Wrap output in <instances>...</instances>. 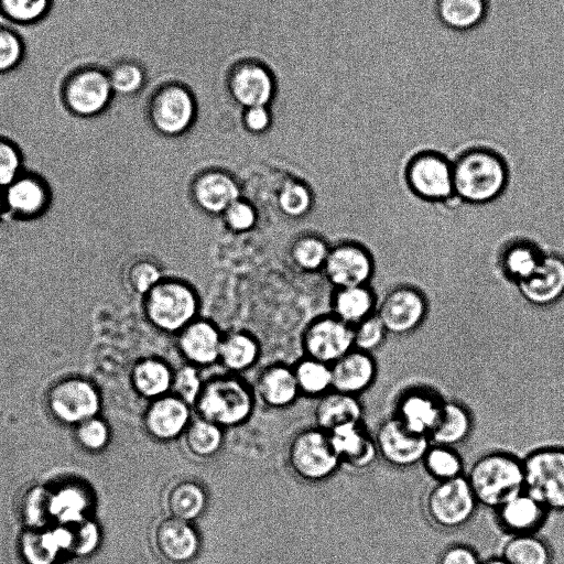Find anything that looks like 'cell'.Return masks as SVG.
<instances>
[{
	"label": "cell",
	"instance_id": "1",
	"mask_svg": "<svg viewBox=\"0 0 564 564\" xmlns=\"http://www.w3.org/2000/svg\"><path fill=\"white\" fill-rule=\"evenodd\" d=\"M453 163L455 198L470 205H486L498 199L509 183V167L503 156L487 147L460 152Z\"/></svg>",
	"mask_w": 564,
	"mask_h": 564
},
{
	"label": "cell",
	"instance_id": "2",
	"mask_svg": "<svg viewBox=\"0 0 564 564\" xmlns=\"http://www.w3.org/2000/svg\"><path fill=\"white\" fill-rule=\"evenodd\" d=\"M466 478L478 505L494 510L524 490L522 459L507 452L495 451L479 456Z\"/></svg>",
	"mask_w": 564,
	"mask_h": 564
},
{
	"label": "cell",
	"instance_id": "3",
	"mask_svg": "<svg viewBox=\"0 0 564 564\" xmlns=\"http://www.w3.org/2000/svg\"><path fill=\"white\" fill-rule=\"evenodd\" d=\"M200 300L186 281L163 278L142 296V312L156 330L176 335L198 317Z\"/></svg>",
	"mask_w": 564,
	"mask_h": 564
},
{
	"label": "cell",
	"instance_id": "4",
	"mask_svg": "<svg viewBox=\"0 0 564 564\" xmlns=\"http://www.w3.org/2000/svg\"><path fill=\"white\" fill-rule=\"evenodd\" d=\"M253 406L254 395L246 381L236 375H223L204 381L193 409L198 417L229 429L248 421Z\"/></svg>",
	"mask_w": 564,
	"mask_h": 564
},
{
	"label": "cell",
	"instance_id": "5",
	"mask_svg": "<svg viewBox=\"0 0 564 564\" xmlns=\"http://www.w3.org/2000/svg\"><path fill=\"white\" fill-rule=\"evenodd\" d=\"M197 109L196 97L186 84L166 80L151 93L147 104V117L155 132L176 138L193 127Z\"/></svg>",
	"mask_w": 564,
	"mask_h": 564
},
{
	"label": "cell",
	"instance_id": "6",
	"mask_svg": "<svg viewBox=\"0 0 564 564\" xmlns=\"http://www.w3.org/2000/svg\"><path fill=\"white\" fill-rule=\"evenodd\" d=\"M59 93L65 109L79 118L100 116L116 96L107 68L91 64L70 70L64 77Z\"/></svg>",
	"mask_w": 564,
	"mask_h": 564
},
{
	"label": "cell",
	"instance_id": "7",
	"mask_svg": "<svg viewBox=\"0 0 564 564\" xmlns=\"http://www.w3.org/2000/svg\"><path fill=\"white\" fill-rule=\"evenodd\" d=\"M524 490L550 512H564V446H544L524 458Z\"/></svg>",
	"mask_w": 564,
	"mask_h": 564
},
{
	"label": "cell",
	"instance_id": "8",
	"mask_svg": "<svg viewBox=\"0 0 564 564\" xmlns=\"http://www.w3.org/2000/svg\"><path fill=\"white\" fill-rule=\"evenodd\" d=\"M404 181L411 193L427 203H445L455 198L453 163L444 154L425 150L410 158Z\"/></svg>",
	"mask_w": 564,
	"mask_h": 564
},
{
	"label": "cell",
	"instance_id": "9",
	"mask_svg": "<svg viewBox=\"0 0 564 564\" xmlns=\"http://www.w3.org/2000/svg\"><path fill=\"white\" fill-rule=\"evenodd\" d=\"M478 506L465 475L435 482L424 501L429 520L444 530H454L467 524Z\"/></svg>",
	"mask_w": 564,
	"mask_h": 564
},
{
	"label": "cell",
	"instance_id": "10",
	"mask_svg": "<svg viewBox=\"0 0 564 564\" xmlns=\"http://www.w3.org/2000/svg\"><path fill=\"white\" fill-rule=\"evenodd\" d=\"M288 459L291 469L306 481L325 480L341 465L328 434L316 426L295 434L289 445Z\"/></svg>",
	"mask_w": 564,
	"mask_h": 564
},
{
	"label": "cell",
	"instance_id": "11",
	"mask_svg": "<svg viewBox=\"0 0 564 564\" xmlns=\"http://www.w3.org/2000/svg\"><path fill=\"white\" fill-rule=\"evenodd\" d=\"M227 93L241 109L271 106L276 94V78L267 63L256 57H242L228 68L225 78Z\"/></svg>",
	"mask_w": 564,
	"mask_h": 564
},
{
	"label": "cell",
	"instance_id": "12",
	"mask_svg": "<svg viewBox=\"0 0 564 564\" xmlns=\"http://www.w3.org/2000/svg\"><path fill=\"white\" fill-rule=\"evenodd\" d=\"M429 302L425 294L411 284L391 288L378 303L377 315L388 334L405 336L415 332L425 321Z\"/></svg>",
	"mask_w": 564,
	"mask_h": 564
},
{
	"label": "cell",
	"instance_id": "13",
	"mask_svg": "<svg viewBox=\"0 0 564 564\" xmlns=\"http://www.w3.org/2000/svg\"><path fill=\"white\" fill-rule=\"evenodd\" d=\"M304 356L332 365L354 349V328L333 314L312 319L301 336Z\"/></svg>",
	"mask_w": 564,
	"mask_h": 564
},
{
	"label": "cell",
	"instance_id": "14",
	"mask_svg": "<svg viewBox=\"0 0 564 564\" xmlns=\"http://www.w3.org/2000/svg\"><path fill=\"white\" fill-rule=\"evenodd\" d=\"M370 250L357 241H343L329 249L322 270L333 289L370 284L375 274Z\"/></svg>",
	"mask_w": 564,
	"mask_h": 564
},
{
	"label": "cell",
	"instance_id": "15",
	"mask_svg": "<svg viewBox=\"0 0 564 564\" xmlns=\"http://www.w3.org/2000/svg\"><path fill=\"white\" fill-rule=\"evenodd\" d=\"M375 442L378 455L390 466L408 468L421 463L431 441L410 432L393 415L377 429Z\"/></svg>",
	"mask_w": 564,
	"mask_h": 564
},
{
	"label": "cell",
	"instance_id": "16",
	"mask_svg": "<svg viewBox=\"0 0 564 564\" xmlns=\"http://www.w3.org/2000/svg\"><path fill=\"white\" fill-rule=\"evenodd\" d=\"M152 543L159 557L167 564H188L200 550V538L193 523L171 517L154 527Z\"/></svg>",
	"mask_w": 564,
	"mask_h": 564
},
{
	"label": "cell",
	"instance_id": "17",
	"mask_svg": "<svg viewBox=\"0 0 564 564\" xmlns=\"http://www.w3.org/2000/svg\"><path fill=\"white\" fill-rule=\"evenodd\" d=\"M48 404L58 420L79 424L96 416L100 400L97 390L89 382L68 379L52 388Z\"/></svg>",
	"mask_w": 564,
	"mask_h": 564
},
{
	"label": "cell",
	"instance_id": "18",
	"mask_svg": "<svg viewBox=\"0 0 564 564\" xmlns=\"http://www.w3.org/2000/svg\"><path fill=\"white\" fill-rule=\"evenodd\" d=\"M145 432L155 441L169 442L183 436L192 421V406L169 393L149 404L143 413Z\"/></svg>",
	"mask_w": 564,
	"mask_h": 564
},
{
	"label": "cell",
	"instance_id": "19",
	"mask_svg": "<svg viewBox=\"0 0 564 564\" xmlns=\"http://www.w3.org/2000/svg\"><path fill=\"white\" fill-rule=\"evenodd\" d=\"M175 337L177 351L186 364L203 368L218 362L224 335L214 322L198 316Z\"/></svg>",
	"mask_w": 564,
	"mask_h": 564
},
{
	"label": "cell",
	"instance_id": "20",
	"mask_svg": "<svg viewBox=\"0 0 564 564\" xmlns=\"http://www.w3.org/2000/svg\"><path fill=\"white\" fill-rule=\"evenodd\" d=\"M6 212L19 219H35L51 204V191L46 182L36 174L24 171L2 189Z\"/></svg>",
	"mask_w": 564,
	"mask_h": 564
},
{
	"label": "cell",
	"instance_id": "21",
	"mask_svg": "<svg viewBox=\"0 0 564 564\" xmlns=\"http://www.w3.org/2000/svg\"><path fill=\"white\" fill-rule=\"evenodd\" d=\"M191 197L202 212L221 216L226 208L241 197L236 178L217 169L200 172L191 184Z\"/></svg>",
	"mask_w": 564,
	"mask_h": 564
},
{
	"label": "cell",
	"instance_id": "22",
	"mask_svg": "<svg viewBox=\"0 0 564 564\" xmlns=\"http://www.w3.org/2000/svg\"><path fill=\"white\" fill-rule=\"evenodd\" d=\"M444 400L427 389L414 388L401 394L393 416L410 432L430 437L442 413Z\"/></svg>",
	"mask_w": 564,
	"mask_h": 564
},
{
	"label": "cell",
	"instance_id": "23",
	"mask_svg": "<svg viewBox=\"0 0 564 564\" xmlns=\"http://www.w3.org/2000/svg\"><path fill=\"white\" fill-rule=\"evenodd\" d=\"M326 433L340 464L354 470L369 468L379 456L375 437L362 422L345 424Z\"/></svg>",
	"mask_w": 564,
	"mask_h": 564
},
{
	"label": "cell",
	"instance_id": "24",
	"mask_svg": "<svg viewBox=\"0 0 564 564\" xmlns=\"http://www.w3.org/2000/svg\"><path fill=\"white\" fill-rule=\"evenodd\" d=\"M517 288L532 305L549 306L558 302L564 295V258L544 253L534 272Z\"/></svg>",
	"mask_w": 564,
	"mask_h": 564
},
{
	"label": "cell",
	"instance_id": "25",
	"mask_svg": "<svg viewBox=\"0 0 564 564\" xmlns=\"http://www.w3.org/2000/svg\"><path fill=\"white\" fill-rule=\"evenodd\" d=\"M330 370L332 390L355 397L373 384L378 372L372 354L356 348L332 364Z\"/></svg>",
	"mask_w": 564,
	"mask_h": 564
},
{
	"label": "cell",
	"instance_id": "26",
	"mask_svg": "<svg viewBox=\"0 0 564 564\" xmlns=\"http://www.w3.org/2000/svg\"><path fill=\"white\" fill-rule=\"evenodd\" d=\"M495 511L498 524L509 535L536 533L549 512L525 490L506 500Z\"/></svg>",
	"mask_w": 564,
	"mask_h": 564
},
{
	"label": "cell",
	"instance_id": "27",
	"mask_svg": "<svg viewBox=\"0 0 564 564\" xmlns=\"http://www.w3.org/2000/svg\"><path fill=\"white\" fill-rule=\"evenodd\" d=\"M378 297L370 284L334 289L330 308L334 316L356 326L377 313Z\"/></svg>",
	"mask_w": 564,
	"mask_h": 564
},
{
	"label": "cell",
	"instance_id": "28",
	"mask_svg": "<svg viewBox=\"0 0 564 564\" xmlns=\"http://www.w3.org/2000/svg\"><path fill=\"white\" fill-rule=\"evenodd\" d=\"M257 392L270 408L284 409L293 404L300 391L292 367L284 364L265 367L257 379Z\"/></svg>",
	"mask_w": 564,
	"mask_h": 564
},
{
	"label": "cell",
	"instance_id": "29",
	"mask_svg": "<svg viewBox=\"0 0 564 564\" xmlns=\"http://www.w3.org/2000/svg\"><path fill=\"white\" fill-rule=\"evenodd\" d=\"M364 408L358 397L330 390L318 398L314 409L316 427L329 432L338 426L362 422Z\"/></svg>",
	"mask_w": 564,
	"mask_h": 564
},
{
	"label": "cell",
	"instance_id": "30",
	"mask_svg": "<svg viewBox=\"0 0 564 564\" xmlns=\"http://www.w3.org/2000/svg\"><path fill=\"white\" fill-rule=\"evenodd\" d=\"M173 373L165 360L145 357L133 365L130 381L137 394L152 401L171 393Z\"/></svg>",
	"mask_w": 564,
	"mask_h": 564
},
{
	"label": "cell",
	"instance_id": "31",
	"mask_svg": "<svg viewBox=\"0 0 564 564\" xmlns=\"http://www.w3.org/2000/svg\"><path fill=\"white\" fill-rule=\"evenodd\" d=\"M67 525L58 524L45 531H29L21 538V553L26 564H53L58 554L68 551Z\"/></svg>",
	"mask_w": 564,
	"mask_h": 564
},
{
	"label": "cell",
	"instance_id": "32",
	"mask_svg": "<svg viewBox=\"0 0 564 564\" xmlns=\"http://www.w3.org/2000/svg\"><path fill=\"white\" fill-rule=\"evenodd\" d=\"M543 256L544 253L533 241L514 239L501 249L498 267L508 281L518 285L534 272Z\"/></svg>",
	"mask_w": 564,
	"mask_h": 564
},
{
	"label": "cell",
	"instance_id": "33",
	"mask_svg": "<svg viewBox=\"0 0 564 564\" xmlns=\"http://www.w3.org/2000/svg\"><path fill=\"white\" fill-rule=\"evenodd\" d=\"M164 502L167 517L193 523L205 512L207 495L198 482L178 480L167 489Z\"/></svg>",
	"mask_w": 564,
	"mask_h": 564
},
{
	"label": "cell",
	"instance_id": "34",
	"mask_svg": "<svg viewBox=\"0 0 564 564\" xmlns=\"http://www.w3.org/2000/svg\"><path fill=\"white\" fill-rule=\"evenodd\" d=\"M259 357V341L250 333L236 330L224 335L218 362L229 372L239 373L250 369Z\"/></svg>",
	"mask_w": 564,
	"mask_h": 564
},
{
	"label": "cell",
	"instance_id": "35",
	"mask_svg": "<svg viewBox=\"0 0 564 564\" xmlns=\"http://www.w3.org/2000/svg\"><path fill=\"white\" fill-rule=\"evenodd\" d=\"M473 419L459 402L444 401L438 422L430 435L431 443L456 447L470 435Z\"/></svg>",
	"mask_w": 564,
	"mask_h": 564
},
{
	"label": "cell",
	"instance_id": "36",
	"mask_svg": "<svg viewBox=\"0 0 564 564\" xmlns=\"http://www.w3.org/2000/svg\"><path fill=\"white\" fill-rule=\"evenodd\" d=\"M436 14L443 24L454 30L477 26L486 15V0H436Z\"/></svg>",
	"mask_w": 564,
	"mask_h": 564
},
{
	"label": "cell",
	"instance_id": "37",
	"mask_svg": "<svg viewBox=\"0 0 564 564\" xmlns=\"http://www.w3.org/2000/svg\"><path fill=\"white\" fill-rule=\"evenodd\" d=\"M88 506L87 491L76 485L50 494V514L58 524L70 525L84 520Z\"/></svg>",
	"mask_w": 564,
	"mask_h": 564
},
{
	"label": "cell",
	"instance_id": "38",
	"mask_svg": "<svg viewBox=\"0 0 564 564\" xmlns=\"http://www.w3.org/2000/svg\"><path fill=\"white\" fill-rule=\"evenodd\" d=\"M189 454L198 458L216 455L224 444V429L202 417L192 419L183 434Z\"/></svg>",
	"mask_w": 564,
	"mask_h": 564
},
{
	"label": "cell",
	"instance_id": "39",
	"mask_svg": "<svg viewBox=\"0 0 564 564\" xmlns=\"http://www.w3.org/2000/svg\"><path fill=\"white\" fill-rule=\"evenodd\" d=\"M508 564H550L551 551L535 533L509 535L502 547Z\"/></svg>",
	"mask_w": 564,
	"mask_h": 564
},
{
	"label": "cell",
	"instance_id": "40",
	"mask_svg": "<svg viewBox=\"0 0 564 564\" xmlns=\"http://www.w3.org/2000/svg\"><path fill=\"white\" fill-rule=\"evenodd\" d=\"M421 464L435 482L464 475V460L456 447L453 446L431 443Z\"/></svg>",
	"mask_w": 564,
	"mask_h": 564
},
{
	"label": "cell",
	"instance_id": "41",
	"mask_svg": "<svg viewBox=\"0 0 564 564\" xmlns=\"http://www.w3.org/2000/svg\"><path fill=\"white\" fill-rule=\"evenodd\" d=\"M292 369L300 394L321 398L332 390L330 365L304 356Z\"/></svg>",
	"mask_w": 564,
	"mask_h": 564
},
{
	"label": "cell",
	"instance_id": "42",
	"mask_svg": "<svg viewBox=\"0 0 564 564\" xmlns=\"http://www.w3.org/2000/svg\"><path fill=\"white\" fill-rule=\"evenodd\" d=\"M330 246L317 235H303L293 240L289 254L294 267L303 272L322 271Z\"/></svg>",
	"mask_w": 564,
	"mask_h": 564
},
{
	"label": "cell",
	"instance_id": "43",
	"mask_svg": "<svg viewBox=\"0 0 564 564\" xmlns=\"http://www.w3.org/2000/svg\"><path fill=\"white\" fill-rule=\"evenodd\" d=\"M115 95L131 97L138 95L147 84V70L133 58H121L107 68Z\"/></svg>",
	"mask_w": 564,
	"mask_h": 564
},
{
	"label": "cell",
	"instance_id": "44",
	"mask_svg": "<svg viewBox=\"0 0 564 564\" xmlns=\"http://www.w3.org/2000/svg\"><path fill=\"white\" fill-rule=\"evenodd\" d=\"M311 188L302 181H285L278 191L276 205L289 218L297 219L307 215L313 206Z\"/></svg>",
	"mask_w": 564,
	"mask_h": 564
},
{
	"label": "cell",
	"instance_id": "45",
	"mask_svg": "<svg viewBox=\"0 0 564 564\" xmlns=\"http://www.w3.org/2000/svg\"><path fill=\"white\" fill-rule=\"evenodd\" d=\"M54 0H0V14L11 24L33 25L50 13Z\"/></svg>",
	"mask_w": 564,
	"mask_h": 564
},
{
	"label": "cell",
	"instance_id": "46",
	"mask_svg": "<svg viewBox=\"0 0 564 564\" xmlns=\"http://www.w3.org/2000/svg\"><path fill=\"white\" fill-rule=\"evenodd\" d=\"M25 57V43L13 28L0 24V75L18 68Z\"/></svg>",
	"mask_w": 564,
	"mask_h": 564
},
{
	"label": "cell",
	"instance_id": "47",
	"mask_svg": "<svg viewBox=\"0 0 564 564\" xmlns=\"http://www.w3.org/2000/svg\"><path fill=\"white\" fill-rule=\"evenodd\" d=\"M203 384L204 380L200 378L199 368L185 362L174 370L171 393L193 409Z\"/></svg>",
	"mask_w": 564,
	"mask_h": 564
},
{
	"label": "cell",
	"instance_id": "48",
	"mask_svg": "<svg viewBox=\"0 0 564 564\" xmlns=\"http://www.w3.org/2000/svg\"><path fill=\"white\" fill-rule=\"evenodd\" d=\"M352 328L354 348L369 354L379 349L389 335L377 313Z\"/></svg>",
	"mask_w": 564,
	"mask_h": 564
},
{
	"label": "cell",
	"instance_id": "49",
	"mask_svg": "<svg viewBox=\"0 0 564 564\" xmlns=\"http://www.w3.org/2000/svg\"><path fill=\"white\" fill-rule=\"evenodd\" d=\"M226 228L235 234L251 231L258 223V212L254 205L239 197L221 214Z\"/></svg>",
	"mask_w": 564,
	"mask_h": 564
},
{
	"label": "cell",
	"instance_id": "50",
	"mask_svg": "<svg viewBox=\"0 0 564 564\" xmlns=\"http://www.w3.org/2000/svg\"><path fill=\"white\" fill-rule=\"evenodd\" d=\"M162 270L150 260H138L127 273V283L131 291L141 297L163 279Z\"/></svg>",
	"mask_w": 564,
	"mask_h": 564
},
{
	"label": "cell",
	"instance_id": "51",
	"mask_svg": "<svg viewBox=\"0 0 564 564\" xmlns=\"http://www.w3.org/2000/svg\"><path fill=\"white\" fill-rule=\"evenodd\" d=\"M67 527L69 530V553L85 556L96 550L100 541V533L93 521L84 519Z\"/></svg>",
	"mask_w": 564,
	"mask_h": 564
},
{
	"label": "cell",
	"instance_id": "52",
	"mask_svg": "<svg viewBox=\"0 0 564 564\" xmlns=\"http://www.w3.org/2000/svg\"><path fill=\"white\" fill-rule=\"evenodd\" d=\"M23 172V158L19 147L0 137V191Z\"/></svg>",
	"mask_w": 564,
	"mask_h": 564
},
{
	"label": "cell",
	"instance_id": "53",
	"mask_svg": "<svg viewBox=\"0 0 564 564\" xmlns=\"http://www.w3.org/2000/svg\"><path fill=\"white\" fill-rule=\"evenodd\" d=\"M50 494L45 489L37 487L29 492L24 501V517L26 522L40 529L51 518L50 514Z\"/></svg>",
	"mask_w": 564,
	"mask_h": 564
},
{
	"label": "cell",
	"instance_id": "54",
	"mask_svg": "<svg viewBox=\"0 0 564 564\" xmlns=\"http://www.w3.org/2000/svg\"><path fill=\"white\" fill-rule=\"evenodd\" d=\"M76 435L85 448L96 452L107 445L109 429L102 420L94 416L78 424Z\"/></svg>",
	"mask_w": 564,
	"mask_h": 564
},
{
	"label": "cell",
	"instance_id": "55",
	"mask_svg": "<svg viewBox=\"0 0 564 564\" xmlns=\"http://www.w3.org/2000/svg\"><path fill=\"white\" fill-rule=\"evenodd\" d=\"M243 129L254 135L268 132L273 122L271 106H252L241 109Z\"/></svg>",
	"mask_w": 564,
	"mask_h": 564
},
{
	"label": "cell",
	"instance_id": "56",
	"mask_svg": "<svg viewBox=\"0 0 564 564\" xmlns=\"http://www.w3.org/2000/svg\"><path fill=\"white\" fill-rule=\"evenodd\" d=\"M440 564H479V561L473 549L467 545L455 544L443 552Z\"/></svg>",
	"mask_w": 564,
	"mask_h": 564
},
{
	"label": "cell",
	"instance_id": "57",
	"mask_svg": "<svg viewBox=\"0 0 564 564\" xmlns=\"http://www.w3.org/2000/svg\"><path fill=\"white\" fill-rule=\"evenodd\" d=\"M484 564H508L502 557L490 558L486 561Z\"/></svg>",
	"mask_w": 564,
	"mask_h": 564
},
{
	"label": "cell",
	"instance_id": "58",
	"mask_svg": "<svg viewBox=\"0 0 564 564\" xmlns=\"http://www.w3.org/2000/svg\"><path fill=\"white\" fill-rule=\"evenodd\" d=\"M3 213H6V207H4L2 191H0V218Z\"/></svg>",
	"mask_w": 564,
	"mask_h": 564
}]
</instances>
